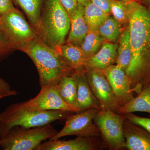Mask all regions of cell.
Returning a JSON list of instances; mask_svg holds the SVG:
<instances>
[{"mask_svg": "<svg viewBox=\"0 0 150 150\" xmlns=\"http://www.w3.org/2000/svg\"><path fill=\"white\" fill-rule=\"evenodd\" d=\"M131 61L126 71L137 94L150 86V9L135 0L129 3Z\"/></svg>", "mask_w": 150, "mask_h": 150, "instance_id": "obj_1", "label": "cell"}, {"mask_svg": "<svg viewBox=\"0 0 150 150\" xmlns=\"http://www.w3.org/2000/svg\"><path fill=\"white\" fill-rule=\"evenodd\" d=\"M22 51L35 64L41 87L56 86L74 71L59 51L47 46L38 37L31 40Z\"/></svg>", "mask_w": 150, "mask_h": 150, "instance_id": "obj_2", "label": "cell"}, {"mask_svg": "<svg viewBox=\"0 0 150 150\" xmlns=\"http://www.w3.org/2000/svg\"><path fill=\"white\" fill-rule=\"evenodd\" d=\"M70 27L71 19L59 0H46L40 23L35 30L40 40L58 51L65 43Z\"/></svg>", "mask_w": 150, "mask_h": 150, "instance_id": "obj_3", "label": "cell"}, {"mask_svg": "<svg viewBox=\"0 0 150 150\" xmlns=\"http://www.w3.org/2000/svg\"><path fill=\"white\" fill-rule=\"evenodd\" d=\"M74 112L61 110L32 111L22 106L20 102L10 105L0 113V139L13 127L30 128L46 126L54 121L66 119Z\"/></svg>", "mask_w": 150, "mask_h": 150, "instance_id": "obj_4", "label": "cell"}, {"mask_svg": "<svg viewBox=\"0 0 150 150\" xmlns=\"http://www.w3.org/2000/svg\"><path fill=\"white\" fill-rule=\"evenodd\" d=\"M57 132L50 124L30 128L15 126L0 139V147L4 150H36L42 142Z\"/></svg>", "mask_w": 150, "mask_h": 150, "instance_id": "obj_5", "label": "cell"}, {"mask_svg": "<svg viewBox=\"0 0 150 150\" xmlns=\"http://www.w3.org/2000/svg\"><path fill=\"white\" fill-rule=\"evenodd\" d=\"M0 27L8 37L14 50L22 51L38 37L35 28L15 7L0 16Z\"/></svg>", "mask_w": 150, "mask_h": 150, "instance_id": "obj_6", "label": "cell"}, {"mask_svg": "<svg viewBox=\"0 0 150 150\" xmlns=\"http://www.w3.org/2000/svg\"><path fill=\"white\" fill-rule=\"evenodd\" d=\"M124 115L114 111L100 109L94 120L98 127L103 144L111 150L125 148L126 140L123 135Z\"/></svg>", "mask_w": 150, "mask_h": 150, "instance_id": "obj_7", "label": "cell"}, {"mask_svg": "<svg viewBox=\"0 0 150 150\" xmlns=\"http://www.w3.org/2000/svg\"><path fill=\"white\" fill-rule=\"evenodd\" d=\"M98 110L95 108H89L77 112L76 114L71 113L68 115L63 129L49 140L59 139L62 137L69 136L100 137L99 129L94 120Z\"/></svg>", "mask_w": 150, "mask_h": 150, "instance_id": "obj_8", "label": "cell"}, {"mask_svg": "<svg viewBox=\"0 0 150 150\" xmlns=\"http://www.w3.org/2000/svg\"><path fill=\"white\" fill-rule=\"evenodd\" d=\"M85 70L91 89L99 101L101 109L116 112L120 106L116 101L111 85L103 71L86 69Z\"/></svg>", "mask_w": 150, "mask_h": 150, "instance_id": "obj_9", "label": "cell"}, {"mask_svg": "<svg viewBox=\"0 0 150 150\" xmlns=\"http://www.w3.org/2000/svg\"><path fill=\"white\" fill-rule=\"evenodd\" d=\"M20 103L25 108L32 111L61 110L75 112L72 108L62 99L56 85L41 87L36 96Z\"/></svg>", "mask_w": 150, "mask_h": 150, "instance_id": "obj_10", "label": "cell"}, {"mask_svg": "<svg viewBox=\"0 0 150 150\" xmlns=\"http://www.w3.org/2000/svg\"><path fill=\"white\" fill-rule=\"evenodd\" d=\"M103 71L111 85L120 107L134 98L131 81L124 70L117 65L113 64Z\"/></svg>", "mask_w": 150, "mask_h": 150, "instance_id": "obj_11", "label": "cell"}, {"mask_svg": "<svg viewBox=\"0 0 150 150\" xmlns=\"http://www.w3.org/2000/svg\"><path fill=\"white\" fill-rule=\"evenodd\" d=\"M71 75L74 78L77 87L79 112L89 108L101 109L99 101L94 95L89 84L84 67L74 70Z\"/></svg>", "mask_w": 150, "mask_h": 150, "instance_id": "obj_12", "label": "cell"}, {"mask_svg": "<svg viewBox=\"0 0 150 150\" xmlns=\"http://www.w3.org/2000/svg\"><path fill=\"white\" fill-rule=\"evenodd\" d=\"M97 137H77L72 140H49L42 143L36 150H95L104 146L96 140Z\"/></svg>", "mask_w": 150, "mask_h": 150, "instance_id": "obj_13", "label": "cell"}, {"mask_svg": "<svg viewBox=\"0 0 150 150\" xmlns=\"http://www.w3.org/2000/svg\"><path fill=\"white\" fill-rule=\"evenodd\" d=\"M125 148L129 150H150V133L125 119L123 124Z\"/></svg>", "mask_w": 150, "mask_h": 150, "instance_id": "obj_14", "label": "cell"}, {"mask_svg": "<svg viewBox=\"0 0 150 150\" xmlns=\"http://www.w3.org/2000/svg\"><path fill=\"white\" fill-rule=\"evenodd\" d=\"M118 45L110 42L103 43L100 49L92 56L86 58L84 67L86 69L103 70L116 62Z\"/></svg>", "mask_w": 150, "mask_h": 150, "instance_id": "obj_15", "label": "cell"}, {"mask_svg": "<svg viewBox=\"0 0 150 150\" xmlns=\"http://www.w3.org/2000/svg\"><path fill=\"white\" fill-rule=\"evenodd\" d=\"M88 31L84 17V6L79 3L74 15L71 19V27L67 42L81 47Z\"/></svg>", "mask_w": 150, "mask_h": 150, "instance_id": "obj_16", "label": "cell"}, {"mask_svg": "<svg viewBox=\"0 0 150 150\" xmlns=\"http://www.w3.org/2000/svg\"><path fill=\"white\" fill-rule=\"evenodd\" d=\"M135 112H146L150 114V86L143 89L137 96L115 112L125 115Z\"/></svg>", "mask_w": 150, "mask_h": 150, "instance_id": "obj_17", "label": "cell"}, {"mask_svg": "<svg viewBox=\"0 0 150 150\" xmlns=\"http://www.w3.org/2000/svg\"><path fill=\"white\" fill-rule=\"evenodd\" d=\"M60 96L65 103L72 108L76 113L79 112L77 106V87L72 75L62 78L56 85Z\"/></svg>", "mask_w": 150, "mask_h": 150, "instance_id": "obj_18", "label": "cell"}, {"mask_svg": "<svg viewBox=\"0 0 150 150\" xmlns=\"http://www.w3.org/2000/svg\"><path fill=\"white\" fill-rule=\"evenodd\" d=\"M24 12L30 25L37 29L40 23L41 13L46 0H12Z\"/></svg>", "mask_w": 150, "mask_h": 150, "instance_id": "obj_19", "label": "cell"}, {"mask_svg": "<svg viewBox=\"0 0 150 150\" xmlns=\"http://www.w3.org/2000/svg\"><path fill=\"white\" fill-rule=\"evenodd\" d=\"M57 51L73 70L84 67L86 57L79 46L67 42L60 46Z\"/></svg>", "mask_w": 150, "mask_h": 150, "instance_id": "obj_20", "label": "cell"}, {"mask_svg": "<svg viewBox=\"0 0 150 150\" xmlns=\"http://www.w3.org/2000/svg\"><path fill=\"white\" fill-rule=\"evenodd\" d=\"M83 6L85 18L88 30H98L100 25L110 16V13L104 11L90 0Z\"/></svg>", "mask_w": 150, "mask_h": 150, "instance_id": "obj_21", "label": "cell"}, {"mask_svg": "<svg viewBox=\"0 0 150 150\" xmlns=\"http://www.w3.org/2000/svg\"><path fill=\"white\" fill-rule=\"evenodd\" d=\"M131 57L132 54L128 27L122 33L120 36L115 62L116 65L126 72L131 63Z\"/></svg>", "mask_w": 150, "mask_h": 150, "instance_id": "obj_22", "label": "cell"}, {"mask_svg": "<svg viewBox=\"0 0 150 150\" xmlns=\"http://www.w3.org/2000/svg\"><path fill=\"white\" fill-rule=\"evenodd\" d=\"M98 30L103 39L115 41L121 35V23L114 18L109 16L100 25Z\"/></svg>", "mask_w": 150, "mask_h": 150, "instance_id": "obj_23", "label": "cell"}, {"mask_svg": "<svg viewBox=\"0 0 150 150\" xmlns=\"http://www.w3.org/2000/svg\"><path fill=\"white\" fill-rule=\"evenodd\" d=\"M103 39L98 30H88L81 46L86 58L94 55L99 51L103 43Z\"/></svg>", "mask_w": 150, "mask_h": 150, "instance_id": "obj_24", "label": "cell"}, {"mask_svg": "<svg viewBox=\"0 0 150 150\" xmlns=\"http://www.w3.org/2000/svg\"><path fill=\"white\" fill-rule=\"evenodd\" d=\"M110 13L120 23H129L130 11L129 3L120 0H110Z\"/></svg>", "mask_w": 150, "mask_h": 150, "instance_id": "obj_25", "label": "cell"}, {"mask_svg": "<svg viewBox=\"0 0 150 150\" xmlns=\"http://www.w3.org/2000/svg\"><path fill=\"white\" fill-rule=\"evenodd\" d=\"M125 118L131 123L141 126L150 133V118L140 117L129 113L123 115Z\"/></svg>", "mask_w": 150, "mask_h": 150, "instance_id": "obj_26", "label": "cell"}, {"mask_svg": "<svg viewBox=\"0 0 150 150\" xmlns=\"http://www.w3.org/2000/svg\"><path fill=\"white\" fill-rule=\"evenodd\" d=\"M13 50L8 37L0 27V59Z\"/></svg>", "mask_w": 150, "mask_h": 150, "instance_id": "obj_27", "label": "cell"}, {"mask_svg": "<svg viewBox=\"0 0 150 150\" xmlns=\"http://www.w3.org/2000/svg\"><path fill=\"white\" fill-rule=\"evenodd\" d=\"M17 94V91L12 88L7 82L0 77V100L7 97L15 96Z\"/></svg>", "mask_w": 150, "mask_h": 150, "instance_id": "obj_28", "label": "cell"}, {"mask_svg": "<svg viewBox=\"0 0 150 150\" xmlns=\"http://www.w3.org/2000/svg\"><path fill=\"white\" fill-rule=\"evenodd\" d=\"M59 1L71 19L74 15L77 8L79 3L77 0H59Z\"/></svg>", "mask_w": 150, "mask_h": 150, "instance_id": "obj_29", "label": "cell"}, {"mask_svg": "<svg viewBox=\"0 0 150 150\" xmlns=\"http://www.w3.org/2000/svg\"><path fill=\"white\" fill-rule=\"evenodd\" d=\"M90 1L104 11L110 14V0H90Z\"/></svg>", "mask_w": 150, "mask_h": 150, "instance_id": "obj_30", "label": "cell"}, {"mask_svg": "<svg viewBox=\"0 0 150 150\" xmlns=\"http://www.w3.org/2000/svg\"><path fill=\"white\" fill-rule=\"evenodd\" d=\"M14 8L12 0H0V16Z\"/></svg>", "mask_w": 150, "mask_h": 150, "instance_id": "obj_31", "label": "cell"}, {"mask_svg": "<svg viewBox=\"0 0 150 150\" xmlns=\"http://www.w3.org/2000/svg\"><path fill=\"white\" fill-rule=\"evenodd\" d=\"M137 1L150 9V0H137Z\"/></svg>", "mask_w": 150, "mask_h": 150, "instance_id": "obj_32", "label": "cell"}, {"mask_svg": "<svg viewBox=\"0 0 150 150\" xmlns=\"http://www.w3.org/2000/svg\"><path fill=\"white\" fill-rule=\"evenodd\" d=\"M89 0H77L78 3H80L84 5L86 4L87 2Z\"/></svg>", "mask_w": 150, "mask_h": 150, "instance_id": "obj_33", "label": "cell"}, {"mask_svg": "<svg viewBox=\"0 0 150 150\" xmlns=\"http://www.w3.org/2000/svg\"><path fill=\"white\" fill-rule=\"evenodd\" d=\"M120 1H123L125 2L126 3H129L130 2L132 1H135V0H120ZM137 1V0H136Z\"/></svg>", "mask_w": 150, "mask_h": 150, "instance_id": "obj_34", "label": "cell"}]
</instances>
